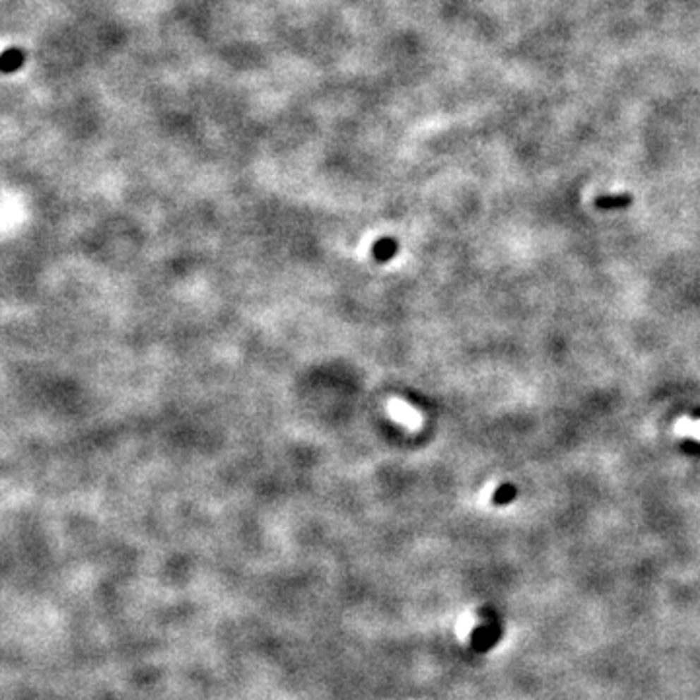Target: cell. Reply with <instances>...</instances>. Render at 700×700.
<instances>
[{"label":"cell","instance_id":"3","mask_svg":"<svg viewBox=\"0 0 700 700\" xmlns=\"http://www.w3.org/2000/svg\"><path fill=\"white\" fill-rule=\"evenodd\" d=\"M673 434L679 438H692L700 442V418H691V416H681L673 424Z\"/></svg>","mask_w":700,"mask_h":700},{"label":"cell","instance_id":"1","mask_svg":"<svg viewBox=\"0 0 700 700\" xmlns=\"http://www.w3.org/2000/svg\"><path fill=\"white\" fill-rule=\"evenodd\" d=\"M502 627L496 621H486L478 624L477 629L471 632V648L475 652L485 653L493 650L494 646L500 642Z\"/></svg>","mask_w":700,"mask_h":700},{"label":"cell","instance_id":"2","mask_svg":"<svg viewBox=\"0 0 700 700\" xmlns=\"http://www.w3.org/2000/svg\"><path fill=\"white\" fill-rule=\"evenodd\" d=\"M390 411L391 414L395 416V421L401 422V424H405L409 430H418L422 426V414L416 413L413 406H409L406 403L391 401Z\"/></svg>","mask_w":700,"mask_h":700}]
</instances>
